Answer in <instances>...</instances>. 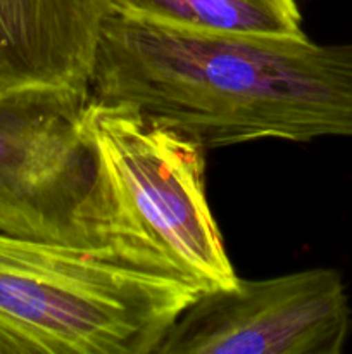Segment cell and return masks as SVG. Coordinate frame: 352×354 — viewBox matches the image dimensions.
Instances as JSON below:
<instances>
[{"instance_id": "cell-1", "label": "cell", "mask_w": 352, "mask_h": 354, "mask_svg": "<svg viewBox=\"0 0 352 354\" xmlns=\"http://www.w3.org/2000/svg\"><path fill=\"white\" fill-rule=\"evenodd\" d=\"M90 97L204 149L261 138H352V41L199 33L109 14Z\"/></svg>"}, {"instance_id": "cell-2", "label": "cell", "mask_w": 352, "mask_h": 354, "mask_svg": "<svg viewBox=\"0 0 352 354\" xmlns=\"http://www.w3.org/2000/svg\"><path fill=\"white\" fill-rule=\"evenodd\" d=\"M197 296L109 245L0 232V354H154Z\"/></svg>"}, {"instance_id": "cell-3", "label": "cell", "mask_w": 352, "mask_h": 354, "mask_svg": "<svg viewBox=\"0 0 352 354\" xmlns=\"http://www.w3.org/2000/svg\"><path fill=\"white\" fill-rule=\"evenodd\" d=\"M85 127L110 201L109 248L197 292L238 280L206 190V149L126 106L90 97Z\"/></svg>"}, {"instance_id": "cell-4", "label": "cell", "mask_w": 352, "mask_h": 354, "mask_svg": "<svg viewBox=\"0 0 352 354\" xmlns=\"http://www.w3.org/2000/svg\"><path fill=\"white\" fill-rule=\"evenodd\" d=\"M90 92L30 86L0 92V232L107 245L110 201L85 127Z\"/></svg>"}, {"instance_id": "cell-5", "label": "cell", "mask_w": 352, "mask_h": 354, "mask_svg": "<svg viewBox=\"0 0 352 354\" xmlns=\"http://www.w3.org/2000/svg\"><path fill=\"white\" fill-rule=\"evenodd\" d=\"M351 332L342 273L311 268L200 292L154 354H340Z\"/></svg>"}, {"instance_id": "cell-6", "label": "cell", "mask_w": 352, "mask_h": 354, "mask_svg": "<svg viewBox=\"0 0 352 354\" xmlns=\"http://www.w3.org/2000/svg\"><path fill=\"white\" fill-rule=\"evenodd\" d=\"M107 0H0V92H88Z\"/></svg>"}, {"instance_id": "cell-7", "label": "cell", "mask_w": 352, "mask_h": 354, "mask_svg": "<svg viewBox=\"0 0 352 354\" xmlns=\"http://www.w3.org/2000/svg\"><path fill=\"white\" fill-rule=\"evenodd\" d=\"M110 14L175 30L302 37L295 0H107Z\"/></svg>"}]
</instances>
